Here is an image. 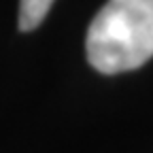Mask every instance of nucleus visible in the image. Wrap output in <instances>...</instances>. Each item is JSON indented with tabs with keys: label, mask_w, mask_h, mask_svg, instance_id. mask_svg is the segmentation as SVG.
<instances>
[{
	"label": "nucleus",
	"mask_w": 153,
	"mask_h": 153,
	"mask_svg": "<svg viewBox=\"0 0 153 153\" xmlns=\"http://www.w3.org/2000/svg\"><path fill=\"white\" fill-rule=\"evenodd\" d=\"M53 0H19V30L30 32L41 26Z\"/></svg>",
	"instance_id": "obj_2"
},
{
	"label": "nucleus",
	"mask_w": 153,
	"mask_h": 153,
	"mask_svg": "<svg viewBox=\"0 0 153 153\" xmlns=\"http://www.w3.org/2000/svg\"><path fill=\"white\" fill-rule=\"evenodd\" d=\"M85 49L102 74L140 68L153 57V0H108L89 24Z\"/></svg>",
	"instance_id": "obj_1"
}]
</instances>
